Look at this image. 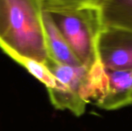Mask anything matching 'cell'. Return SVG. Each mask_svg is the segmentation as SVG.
Returning <instances> with one entry per match:
<instances>
[{
  "label": "cell",
  "instance_id": "1",
  "mask_svg": "<svg viewBox=\"0 0 132 131\" xmlns=\"http://www.w3.org/2000/svg\"><path fill=\"white\" fill-rule=\"evenodd\" d=\"M0 49L17 63L50 59L39 0H0Z\"/></svg>",
  "mask_w": 132,
  "mask_h": 131
},
{
  "label": "cell",
  "instance_id": "2",
  "mask_svg": "<svg viewBox=\"0 0 132 131\" xmlns=\"http://www.w3.org/2000/svg\"><path fill=\"white\" fill-rule=\"evenodd\" d=\"M82 64L97 59L96 42L102 29L99 7H83L46 12Z\"/></svg>",
  "mask_w": 132,
  "mask_h": 131
},
{
  "label": "cell",
  "instance_id": "3",
  "mask_svg": "<svg viewBox=\"0 0 132 131\" xmlns=\"http://www.w3.org/2000/svg\"><path fill=\"white\" fill-rule=\"evenodd\" d=\"M56 79L54 88L47 89L50 100L57 110H69L77 117L83 115L87 103L81 97L89 66H71L49 59L44 63Z\"/></svg>",
  "mask_w": 132,
  "mask_h": 131
},
{
  "label": "cell",
  "instance_id": "4",
  "mask_svg": "<svg viewBox=\"0 0 132 131\" xmlns=\"http://www.w3.org/2000/svg\"><path fill=\"white\" fill-rule=\"evenodd\" d=\"M96 56L109 70H132V32L102 27L97 39Z\"/></svg>",
  "mask_w": 132,
  "mask_h": 131
},
{
  "label": "cell",
  "instance_id": "5",
  "mask_svg": "<svg viewBox=\"0 0 132 131\" xmlns=\"http://www.w3.org/2000/svg\"><path fill=\"white\" fill-rule=\"evenodd\" d=\"M108 93L100 108L113 110L131 105L132 70L108 69Z\"/></svg>",
  "mask_w": 132,
  "mask_h": 131
},
{
  "label": "cell",
  "instance_id": "6",
  "mask_svg": "<svg viewBox=\"0 0 132 131\" xmlns=\"http://www.w3.org/2000/svg\"><path fill=\"white\" fill-rule=\"evenodd\" d=\"M43 22L49 58L61 64L71 66L82 65L61 34L50 15L44 11Z\"/></svg>",
  "mask_w": 132,
  "mask_h": 131
},
{
  "label": "cell",
  "instance_id": "7",
  "mask_svg": "<svg viewBox=\"0 0 132 131\" xmlns=\"http://www.w3.org/2000/svg\"><path fill=\"white\" fill-rule=\"evenodd\" d=\"M99 12L102 27L132 32V0H104Z\"/></svg>",
  "mask_w": 132,
  "mask_h": 131
},
{
  "label": "cell",
  "instance_id": "8",
  "mask_svg": "<svg viewBox=\"0 0 132 131\" xmlns=\"http://www.w3.org/2000/svg\"><path fill=\"white\" fill-rule=\"evenodd\" d=\"M18 63L36 80L43 83L46 89H52L56 86V83L54 76L43 63L32 59H23Z\"/></svg>",
  "mask_w": 132,
  "mask_h": 131
},
{
  "label": "cell",
  "instance_id": "9",
  "mask_svg": "<svg viewBox=\"0 0 132 131\" xmlns=\"http://www.w3.org/2000/svg\"><path fill=\"white\" fill-rule=\"evenodd\" d=\"M44 12L72 9L83 7H99L104 0H39Z\"/></svg>",
  "mask_w": 132,
  "mask_h": 131
},
{
  "label": "cell",
  "instance_id": "10",
  "mask_svg": "<svg viewBox=\"0 0 132 131\" xmlns=\"http://www.w3.org/2000/svg\"><path fill=\"white\" fill-rule=\"evenodd\" d=\"M131 105H132V93H131Z\"/></svg>",
  "mask_w": 132,
  "mask_h": 131
}]
</instances>
